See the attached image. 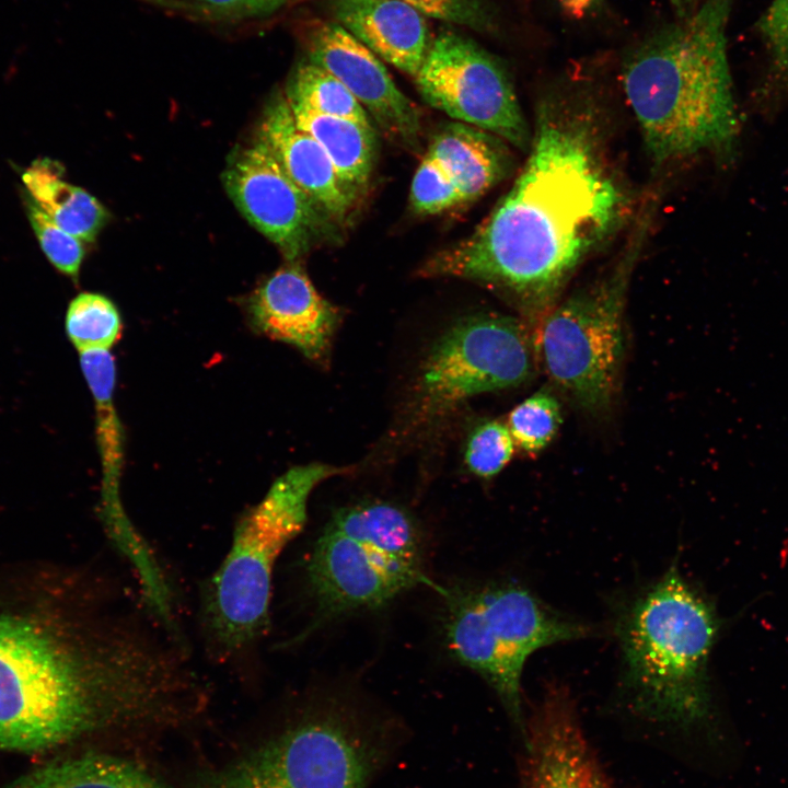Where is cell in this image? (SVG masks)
<instances>
[{
  "label": "cell",
  "instance_id": "1",
  "mask_svg": "<svg viewBox=\"0 0 788 788\" xmlns=\"http://www.w3.org/2000/svg\"><path fill=\"white\" fill-rule=\"evenodd\" d=\"M185 646L116 588L53 619L0 611V748L167 727L201 708Z\"/></svg>",
  "mask_w": 788,
  "mask_h": 788
},
{
  "label": "cell",
  "instance_id": "2",
  "mask_svg": "<svg viewBox=\"0 0 788 788\" xmlns=\"http://www.w3.org/2000/svg\"><path fill=\"white\" fill-rule=\"evenodd\" d=\"M598 114L587 86L569 83L546 93L528 159L509 192L471 236L437 254L421 273L497 291L535 331L578 267L630 212Z\"/></svg>",
  "mask_w": 788,
  "mask_h": 788
},
{
  "label": "cell",
  "instance_id": "3",
  "mask_svg": "<svg viewBox=\"0 0 788 788\" xmlns=\"http://www.w3.org/2000/svg\"><path fill=\"white\" fill-rule=\"evenodd\" d=\"M733 2L704 0L624 57L623 89L657 166L709 155L730 167L739 158L742 119L726 40Z\"/></svg>",
  "mask_w": 788,
  "mask_h": 788
},
{
  "label": "cell",
  "instance_id": "4",
  "mask_svg": "<svg viewBox=\"0 0 788 788\" xmlns=\"http://www.w3.org/2000/svg\"><path fill=\"white\" fill-rule=\"evenodd\" d=\"M719 630L714 606L671 566L621 614L623 681L640 712L690 727L710 712L707 668Z\"/></svg>",
  "mask_w": 788,
  "mask_h": 788
},
{
  "label": "cell",
  "instance_id": "5",
  "mask_svg": "<svg viewBox=\"0 0 788 788\" xmlns=\"http://www.w3.org/2000/svg\"><path fill=\"white\" fill-rule=\"evenodd\" d=\"M346 471L322 463L293 466L237 520L229 552L200 594L202 635L220 663L236 667L254 657L270 625L276 561L303 530L312 490Z\"/></svg>",
  "mask_w": 788,
  "mask_h": 788
},
{
  "label": "cell",
  "instance_id": "6",
  "mask_svg": "<svg viewBox=\"0 0 788 788\" xmlns=\"http://www.w3.org/2000/svg\"><path fill=\"white\" fill-rule=\"evenodd\" d=\"M312 626L382 607L407 590L438 589L424 569L419 526L404 509L363 501L337 510L305 560Z\"/></svg>",
  "mask_w": 788,
  "mask_h": 788
},
{
  "label": "cell",
  "instance_id": "7",
  "mask_svg": "<svg viewBox=\"0 0 788 788\" xmlns=\"http://www.w3.org/2000/svg\"><path fill=\"white\" fill-rule=\"evenodd\" d=\"M650 221L651 211L646 208L613 267L558 301L534 332L537 360L551 382L591 415L609 410L617 394L626 343V296Z\"/></svg>",
  "mask_w": 788,
  "mask_h": 788
},
{
  "label": "cell",
  "instance_id": "8",
  "mask_svg": "<svg viewBox=\"0 0 788 788\" xmlns=\"http://www.w3.org/2000/svg\"><path fill=\"white\" fill-rule=\"evenodd\" d=\"M450 651L478 673L520 723L521 675L528 658L556 642L589 637L593 628L554 611L514 583L439 587Z\"/></svg>",
  "mask_w": 788,
  "mask_h": 788
},
{
  "label": "cell",
  "instance_id": "9",
  "mask_svg": "<svg viewBox=\"0 0 788 788\" xmlns=\"http://www.w3.org/2000/svg\"><path fill=\"white\" fill-rule=\"evenodd\" d=\"M384 753L360 715L333 700L217 768L192 788H368Z\"/></svg>",
  "mask_w": 788,
  "mask_h": 788
},
{
  "label": "cell",
  "instance_id": "10",
  "mask_svg": "<svg viewBox=\"0 0 788 788\" xmlns=\"http://www.w3.org/2000/svg\"><path fill=\"white\" fill-rule=\"evenodd\" d=\"M536 362L534 333L523 320L491 313L462 318L426 357L410 420L430 424L470 397L518 386L533 376Z\"/></svg>",
  "mask_w": 788,
  "mask_h": 788
},
{
  "label": "cell",
  "instance_id": "11",
  "mask_svg": "<svg viewBox=\"0 0 788 788\" xmlns=\"http://www.w3.org/2000/svg\"><path fill=\"white\" fill-rule=\"evenodd\" d=\"M414 80L430 106L528 151L532 131L507 70L471 38L438 34Z\"/></svg>",
  "mask_w": 788,
  "mask_h": 788
},
{
  "label": "cell",
  "instance_id": "12",
  "mask_svg": "<svg viewBox=\"0 0 788 788\" xmlns=\"http://www.w3.org/2000/svg\"><path fill=\"white\" fill-rule=\"evenodd\" d=\"M222 182L244 218L289 262L305 254L334 222L288 176L260 139L236 151Z\"/></svg>",
  "mask_w": 788,
  "mask_h": 788
},
{
  "label": "cell",
  "instance_id": "13",
  "mask_svg": "<svg viewBox=\"0 0 788 788\" xmlns=\"http://www.w3.org/2000/svg\"><path fill=\"white\" fill-rule=\"evenodd\" d=\"M308 61L325 69L357 99L387 137L414 148L420 120L380 58L337 22L315 21L304 42Z\"/></svg>",
  "mask_w": 788,
  "mask_h": 788
},
{
  "label": "cell",
  "instance_id": "14",
  "mask_svg": "<svg viewBox=\"0 0 788 788\" xmlns=\"http://www.w3.org/2000/svg\"><path fill=\"white\" fill-rule=\"evenodd\" d=\"M80 366L95 406L96 443L102 466V519L116 549L132 566L138 581L157 582L163 575L153 551L130 521L120 496L124 431L114 403L115 358L109 350L80 352Z\"/></svg>",
  "mask_w": 788,
  "mask_h": 788
},
{
  "label": "cell",
  "instance_id": "15",
  "mask_svg": "<svg viewBox=\"0 0 788 788\" xmlns=\"http://www.w3.org/2000/svg\"><path fill=\"white\" fill-rule=\"evenodd\" d=\"M526 744L525 788H611L561 686H547L534 709Z\"/></svg>",
  "mask_w": 788,
  "mask_h": 788
},
{
  "label": "cell",
  "instance_id": "16",
  "mask_svg": "<svg viewBox=\"0 0 788 788\" xmlns=\"http://www.w3.org/2000/svg\"><path fill=\"white\" fill-rule=\"evenodd\" d=\"M275 271L251 296L254 328L294 346L312 360L325 358L339 313L314 288L297 262Z\"/></svg>",
  "mask_w": 788,
  "mask_h": 788
},
{
  "label": "cell",
  "instance_id": "17",
  "mask_svg": "<svg viewBox=\"0 0 788 788\" xmlns=\"http://www.w3.org/2000/svg\"><path fill=\"white\" fill-rule=\"evenodd\" d=\"M260 139L288 176L333 220L345 219L356 201L322 146L297 125L283 93L267 105Z\"/></svg>",
  "mask_w": 788,
  "mask_h": 788
},
{
  "label": "cell",
  "instance_id": "18",
  "mask_svg": "<svg viewBox=\"0 0 788 788\" xmlns=\"http://www.w3.org/2000/svg\"><path fill=\"white\" fill-rule=\"evenodd\" d=\"M332 11L380 59L417 76L432 42L425 15L401 0H334Z\"/></svg>",
  "mask_w": 788,
  "mask_h": 788
},
{
  "label": "cell",
  "instance_id": "19",
  "mask_svg": "<svg viewBox=\"0 0 788 788\" xmlns=\"http://www.w3.org/2000/svg\"><path fill=\"white\" fill-rule=\"evenodd\" d=\"M427 153L452 176L465 202L483 196L514 166L513 154L505 140L460 121L443 126Z\"/></svg>",
  "mask_w": 788,
  "mask_h": 788
},
{
  "label": "cell",
  "instance_id": "20",
  "mask_svg": "<svg viewBox=\"0 0 788 788\" xmlns=\"http://www.w3.org/2000/svg\"><path fill=\"white\" fill-rule=\"evenodd\" d=\"M289 106L299 128L322 146L344 187L357 199L374 167L376 139L372 125Z\"/></svg>",
  "mask_w": 788,
  "mask_h": 788
},
{
  "label": "cell",
  "instance_id": "21",
  "mask_svg": "<svg viewBox=\"0 0 788 788\" xmlns=\"http://www.w3.org/2000/svg\"><path fill=\"white\" fill-rule=\"evenodd\" d=\"M5 788H172L130 760L86 753L45 764Z\"/></svg>",
  "mask_w": 788,
  "mask_h": 788
},
{
  "label": "cell",
  "instance_id": "22",
  "mask_svg": "<svg viewBox=\"0 0 788 788\" xmlns=\"http://www.w3.org/2000/svg\"><path fill=\"white\" fill-rule=\"evenodd\" d=\"M32 200L56 224L82 242H92L106 221V210L89 193L62 179L60 166L43 159L24 173Z\"/></svg>",
  "mask_w": 788,
  "mask_h": 788
},
{
  "label": "cell",
  "instance_id": "23",
  "mask_svg": "<svg viewBox=\"0 0 788 788\" xmlns=\"http://www.w3.org/2000/svg\"><path fill=\"white\" fill-rule=\"evenodd\" d=\"M757 31L767 63L755 105L763 116L772 118L788 97V0H774L758 20Z\"/></svg>",
  "mask_w": 788,
  "mask_h": 788
},
{
  "label": "cell",
  "instance_id": "24",
  "mask_svg": "<svg viewBox=\"0 0 788 788\" xmlns=\"http://www.w3.org/2000/svg\"><path fill=\"white\" fill-rule=\"evenodd\" d=\"M286 100L311 112L372 125L367 111L350 91L325 69L305 61L288 81Z\"/></svg>",
  "mask_w": 788,
  "mask_h": 788
},
{
  "label": "cell",
  "instance_id": "25",
  "mask_svg": "<svg viewBox=\"0 0 788 788\" xmlns=\"http://www.w3.org/2000/svg\"><path fill=\"white\" fill-rule=\"evenodd\" d=\"M65 326L79 352L109 350L119 337L121 321L109 299L83 292L70 302Z\"/></svg>",
  "mask_w": 788,
  "mask_h": 788
},
{
  "label": "cell",
  "instance_id": "26",
  "mask_svg": "<svg viewBox=\"0 0 788 788\" xmlns=\"http://www.w3.org/2000/svg\"><path fill=\"white\" fill-rule=\"evenodd\" d=\"M561 424L557 397L542 389L515 406L508 418V429L514 443L529 454L545 449Z\"/></svg>",
  "mask_w": 788,
  "mask_h": 788
},
{
  "label": "cell",
  "instance_id": "27",
  "mask_svg": "<svg viewBox=\"0 0 788 788\" xmlns=\"http://www.w3.org/2000/svg\"><path fill=\"white\" fill-rule=\"evenodd\" d=\"M410 204L418 213L436 215L465 204V199L447 170L426 153L412 182Z\"/></svg>",
  "mask_w": 788,
  "mask_h": 788
},
{
  "label": "cell",
  "instance_id": "28",
  "mask_svg": "<svg viewBox=\"0 0 788 788\" xmlns=\"http://www.w3.org/2000/svg\"><path fill=\"white\" fill-rule=\"evenodd\" d=\"M514 444L507 425L497 420L485 421L468 438L466 465L475 475L490 478L509 463Z\"/></svg>",
  "mask_w": 788,
  "mask_h": 788
},
{
  "label": "cell",
  "instance_id": "29",
  "mask_svg": "<svg viewBox=\"0 0 788 788\" xmlns=\"http://www.w3.org/2000/svg\"><path fill=\"white\" fill-rule=\"evenodd\" d=\"M28 201L30 221L44 253L58 270L76 280L84 256L82 241L56 224L32 199Z\"/></svg>",
  "mask_w": 788,
  "mask_h": 788
},
{
  "label": "cell",
  "instance_id": "30",
  "mask_svg": "<svg viewBox=\"0 0 788 788\" xmlns=\"http://www.w3.org/2000/svg\"><path fill=\"white\" fill-rule=\"evenodd\" d=\"M422 15L480 33L498 28L496 11L490 0H401Z\"/></svg>",
  "mask_w": 788,
  "mask_h": 788
},
{
  "label": "cell",
  "instance_id": "31",
  "mask_svg": "<svg viewBox=\"0 0 788 788\" xmlns=\"http://www.w3.org/2000/svg\"><path fill=\"white\" fill-rule=\"evenodd\" d=\"M600 1L601 0H557L563 11L573 19L584 18Z\"/></svg>",
  "mask_w": 788,
  "mask_h": 788
},
{
  "label": "cell",
  "instance_id": "32",
  "mask_svg": "<svg viewBox=\"0 0 788 788\" xmlns=\"http://www.w3.org/2000/svg\"><path fill=\"white\" fill-rule=\"evenodd\" d=\"M199 4L201 8L218 13H228L242 11L244 13L247 0H189Z\"/></svg>",
  "mask_w": 788,
  "mask_h": 788
},
{
  "label": "cell",
  "instance_id": "33",
  "mask_svg": "<svg viewBox=\"0 0 788 788\" xmlns=\"http://www.w3.org/2000/svg\"><path fill=\"white\" fill-rule=\"evenodd\" d=\"M289 1L290 0H247L244 14L258 15L269 13Z\"/></svg>",
  "mask_w": 788,
  "mask_h": 788
},
{
  "label": "cell",
  "instance_id": "34",
  "mask_svg": "<svg viewBox=\"0 0 788 788\" xmlns=\"http://www.w3.org/2000/svg\"><path fill=\"white\" fill-rule=\"evenodd\" d=\"M679 16H685L691 12V4L693 0H670Z\"/></svg>",
  "mask_w": 788,
  "mask_h": 788
}]
</instances>
